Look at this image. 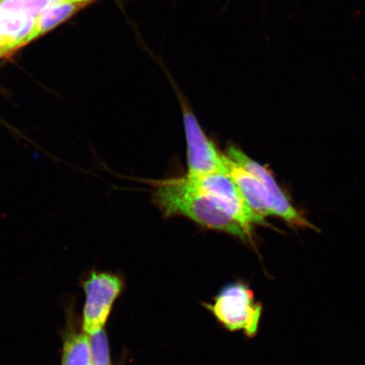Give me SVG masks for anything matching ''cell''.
I'll use <instances>...</instances> for the list:
<instances>
[{"mask_svg": "<svg viewBox=\"0 0 365 365\" xmlns=\"http://www.w3.org/2000/svg\"><path fill=\"white\" fill-rule=\"evenodd\" d=\"M207 308L228 330H243L249 337L257 334L263 307L255 300L253 292L247 286L235 284L225 287L215 303Z\"/></svg>", "mask_w": 365, "mask_h": 365, "instance_id": "obj_2", "label": "cell"}, {"mask_svg": "<svg viewBox=\"0 0 365 365\" xmlns=\"http://www.w3.org/2000/svg\"><path fill=\"white\" fill-rule=\"evenodd\" d=\"M65 1L82 4L85 6V4H88L91 0H65Z\"/></svg>", "mask_w": 365, "mask_h": 365, "instance_id": "obj_14", "label": "cell"}, {"mask_svg": "<svg viewBox=\"0 0 365 365\" xmlns=\"http://www.w3.org/2000/svg\"><path fill=\"white\" fill-rule=\"evenodd\" d=\"M225 154L246 170L254 173L264 182L269 194L271 195L273 216L284 219L287 223L293 227L317 230V227L312 222H309L307 218L297 211V209L292 205L289 198L287 197L284 190L277 184L272 172L268 170L266 167L250 158L243 150L235 147V145H228Z\"/></svg>", "mask_w": 365, "mask_h": 365, "instance_id": "obj_6", "label": "cell"}, {"mask_svg": "<svg viewBox=\"0 0 365 365\" xmlns=\"http://www.w3.org/2000/svg\"><path fill=\"white\" fill-rule=\"evenodd\" d=\"M62 365H91L89 336L86 333L72 336L66 341Z\"/></svg>", "mask_w": 365, "mask_h": 365, "instance_id": "obj_10", "label": "cell"}, {"mask_svg": "<svg viewBox=\"0 0 365 365\" xmlns=\"http://www.w3.org/2000/svg\"><path fill=\"white\" fill-rule=\"evenodd\" d=\"M36 18L0 9V41L9 53L33 41Z\"/></svg>", "mask_w": 365, "mask_h": 365, "instance_id": "obj_8", "label": "cell"}, {"mask_svg": "<svg viewBox=\"0 0 365 365\" xmlns=\"http://www.w3.org/2000/svg\"><path fill=\"white\" fill-rule=\"evenodd\" d=\"M84 4L63 1L53 4L36 18V23L31 39L47 33L71 16L73 13Z\"/></svg>", "mask_w": 365, "mask_h": 365, "instance_id": "obj_9", "label": "cell"}, {"mask_svg": "<svg viewBox=\"0 0 365 365\" xmlns=\"http://www.w3.org/2000/svg\"><path fill=\"white\" fill-rule=\"evenodd\" d=\"M184 117L187 143V176L195 177L215 173H227L223 153L210 140L200 125L197 118L177 91Z\"/></svg>", "mask_w": 365, "mask_h": 365, "instance_id": "obj_4", "label": "cell"}, {"mask_svg": "<svg viewBox=\"0 0 365 365\" xmlns=\"http://www.w3.org/2000/svg\"><path fill=\"white\" fill-rule=\"evenodd\" d=\"M153 200L165 217L181 216L209 230L220 231L243 241L252 232L232 218L208 195L196 189L185 177L153 181Z\"/></svg>", "mask_w": 365, "mask_h": 365, "instance_id": "obj_1", "label": "cell"}, {"mask_svg": "<svg viewBox=\"0 0 365 365\" xmlns=\"http://www.w3.org/2000/svg\"><path fill=\"white\" fill-rule=\"evenodd\" d=\"M10 53L8 52V50L6 47L3 45L1 43V41H0V57H2L4 56H6V54Z\"/></svg>", "mask_w": 365, "mask_h": 365, "instance_id": "obj_13", "label": "cell"}, {"mask_svg": "<svg viewBox=\"0 0 365 365\" xmlns=\"http://www.w3.org/2000/svg\"><path fill=\"white\" fill-rule=\"evenodd\" d=\"M227 175L234 180L250 208L263 218L273 216L272 198L266 185L254 173L223 153Z\"/></svg>", "mask_w": 365, "mask_h": 365, "instance_id": "obj_7", "label": "cell"}, {"mask_svg": "<svg viewBox=\"0 0 365 365\" xmlns=\"http://www.w3.org/2000/svg\"><path fill=\"white\" fill-rule=\"evenodd\" d=\"M63 0H0V9L38 16L54 4Z\"/></svg>", "mask_w": 365, "mask_h": 365, "instance_id": "obj_11", "label": "cell"}, {"mask_svg": "<svg viewBox=\"0 0 365 365\" xmlns=\"http://www.w3.org/2000/svg\"><path fill=\"white\" fill-rule=\"evenodd\" d=\"M185 177L196 189L211 197L249 232H252L254 225H266L264 218L250 208L238 186L227 173Z\"/></svg>", "mask_w": 365, "mask_h": 365, "instance_id": "obj_3", "label": "cell"}, {"mask_svg": "<svg viewBox=\"0 0 365 365\" xmlns=\"http://www.w3.org/2000/svg\"><path fill=\"white\" fill-rule=\"evenodd\" d=\"M88 336L91 365H110L106 333L102 329Z\"/></svg>", "mask_w": 365, "mask_h": 365, "instance_id": "obj_12", "label": "cell"}, {"mask_svg": "<svg viewBox=\"0 0 365 365\" xmlns=\"http://www.w3.org/2000/svg\"><path fill=\"white\" fill-rule=\"evenodd\" d=\"M83 286L86 295L83 328L91 335L103 329L114 300L120 293L122 281L111 273L93 272Z\"/></svg>", "mask_w": 365, "mask_h": 365, "instance_id": "obj_5", "label": "cell"}]
</instances>
